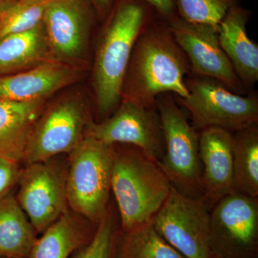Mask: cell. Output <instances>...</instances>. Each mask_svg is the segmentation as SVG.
Returning <instances> with one entry per match:
<instances>
[{
    "label": "cell",
    "instance_id": "obj_1",
    "mask_svg": "<svg viewBox=\"0 0 258 258\" xmlns=\"http://www.w3.org/2000/svg\"><path fill=\"white\" fill-rule=\"evenodd\" d=\"M189 61L176 43L169 25L154 19L134 45L123 83L121 99L155 107L158 96L173 93L188 96L185 76Z\"/></svg>",
    "mask_w": 258,
    "mask_h": 258
},
{
    "label": "cell",
    "instance_id": "obj_2",
    "mask_svg": "<svg viewBox=\"0 0 258 258\" xmlns=\"http://www.w3.org/2000/svg\"><path fill=\"white\" fill-rule=\"evenodd\" d=\"M154 15L142 0H118L107 16L93 71L98 121L109 117L119 106L134 45Z\"/></svg>",
    "mask_w": 258,
    "mask_h": 258
},
{
    "label": "cell",
    "instance_id": "obj_3",
    "mask_svg": "<svg viewBox=\"0 0 258 258\" xmlns=\"http://www.w3.org/2000/svg\"><path fill=\"white\" fill-rule=\"evenodd\" d=\"M113 147L111 190L119 212L120 232H126L152 223L172 184L159 162L138 148Z\"/></svg>",
    "mask_w": 258,
    "mask_h": 258
},
{
    "label": "cell",
    "instance_id": "obj_4",
    "mask_svg": "<svg viewBox=\"0 0 258 258\" xmlns=\"http://www.w3.org/2000/svg\"><path fill=\"white\" fill-rule=\"evenodd\" d=\"M69 154V207L96 227L108 210L114 147L85 135Z\"/></svg>",
    "mask_w": 258,
    "mask_h": 258
},
{
    "label": "cell",
    "instance_id": "obj_5",
    "mask_svg": "<svg viewBox=\"0 0 258 258\" xmlns=\"http://www.w3.org/2000/svg\"><path fill=\"white\" fill-rule=\"evenodd\" d=\"M155 106L164 139V154L159 165L181 192L194 198L203 197L200 134L169 93L158 96Z\"/></svg>",
    "mask_w": 258,
    "mask_h": 258
},
{
    "label": "cell",
    "instance_id": "obj_6",
    "mask_svg": "<svg viewBox=\"0 0 258 258\" xmlns=\"http://www.w3.org/2000/svg\"><path fill=\"white\" fill-rule=\"evenodd\" d=\"M188 96L179 98L194 123L202 130L221 128L235 132L258 123V99L232 92L215 80L195 76L186 79Z\"/></svg>",
    "mask_w": 258,
    "mask_h": 258
},
{
    "label": "cell",
    "instance_id": "obj_7",
    "mask_svg": "<svg viewBox=\"0 0 258 258\" xmlns=\"http://www.w3.org/2000/svg\"><path fill=\"white\" fill-rule=\"evenodd\" d=\"M209 244L220 258H258V198L237 191L210 211Z\"/></svg>",
    "mask_w": 258,
    "mask_h": 258
},
{
    "label": "cell",
    "instance_id": "obj_8",
    "mask_svg": "<svg viewBox=\"0 0 258 258\" xmlns=\"http://www.w3.org/2000/svg\"><path fill=\"white\" fill-rule=\"evenodd\" d=\"M210 207L204 197L188 196L172 186L152 225L184 257L210 258Z\"/></svg>",
    "mask_w": 258,
    "mask_h": 258
},
{
    "label": "cell",
    "instance_id": "obj_9",
    "mask_svg": "<svg viewBox=\"0 0 258 258\" xmlns=\"http://www.w3.org/2000/svg\"><path fill=\"white\" fill-rule=\"evenodd\" d=\"M91 121L87 105L79 97H62L45 107L32 129L24 162L69 154L84 138Z\"/></svg>",
    "mask_w": 258,
    "mask_h": 258
},
{
    "label": "cell",
    "instance_id": "obj_10",
    "mask_svg": "<svg viewBox=\"0 0 258 258\" xmlns=\"http://www.w3.org/2000/svg\"><path fill=\"white\" fill-rule=\"evenodd\" d=\"M55 157L26 164L17 181V200L37 234H42L69 210L68 162Z\"/></svg>",
    "mask_w": 258,
    "mask_h": 258
},
{
    "label": "cell",
    "instance_id": "obj_11",
    "mask_svg": "<svg viewBox=\"0 0 258 258\" xmlns=\"http://www.w3.org/2000/svg\"><path fill=\"white\" fill-rule=\"evenodd\" d=\"M85 135L108 145L133 146L159 163L164 154V135L156 106L144 107L128 99H121L106 119L91 120Z\"/></svg>",
    "mask_w": 258,
    "mask_h": 258
},
{
    "label": "cell",
    "instance_id": "obj_12",
    "mask_svg": "<svg viewBox=\"0 0 258 258\" xmlns=\"http://www.w3.org/2000/svg\"><path fill=\"white\" fill-rule=\"evenodd\" d=\"M88 0H52L44 15L47 46L52 60L82 68L93 21Z\"/></svg>",
    "mask_w": 258,
    "mask_h": 258
},
{
    "label": "cell",
    "instance_id": "obj_13",
    "mask_svg": "<svg viewBox=\"0 0 258 258\" xmlns=\"http://www.w3.org/2000/svg\"><path fill=\"white\" fill-rule=\"evenodd\" d=\"M167 23L194 74L215 80L232 91L242 89L243 86L220 46L217 29L189 23L179 16Z\"/></svg>",
    "mask_w": 258,
    "mask_h": 258
},
{
    "label": "cell",
    "instance_id": "obj_14",
    "mask_svg": "<svg viewBox=\"0 0 258 258\" xmlns=\"http://www.w3.org/2000/svg\"><path fill=\"white\" fill-rule=\"evenodd\" d=\"M233 135L232 132L212 127L200 134L202 186L210 206L233 192Z\"/></svg>",
    "mask_w": 258,
    "mask_h": 258
},
{
    "label": "cell",
    "instance_id": "obj_15",
    "mask_svg": "<svg viewBox=\"0 0 258 258\" xmlns=\"http://www.w3.org/2000/svg\"><path fill=\"white\" fill-rule=\"evenodd\" d=\"M82 68L47 61L16 74L0 76V100L27 101L47 99L76 83Z\"/></svg>",
    "mask_w": 258,
    "mask_h": 258
},
{
    "label": "cell",
    "instance_id": "obj_16",
    "mask_svg": "<svg viewBox=\"0 0 258 258\" xmlns=\"http://www.w3.org/2000/svg\"><path fill=\"white\" fill-rule=\"evenodd\" d=\"M249 10L240 5L231 8L219 25L218 39L243 87L258 81V46L247 33Z\"/></svg>",
    "mask_w": 258,
    "mask_h": 258
},
{
    "label": "cell",
    "instance_id": "obj_17",
    "mask_svg": "<svg viewBox=\"0 0 258 258\" xmlns=\"http://www.w3.org/2000/svg\"><path fill=\"white\" fill-rule=\"evenodd\" d=\"M47 99L0 100V157L24 161L29 139Z\"/></svg>",
    "mask_w": 258,
    "mask_h": 258
},
{
    "label": "cell",
    "instance_id": "obj_18",
    "mask_svg": "<svg viewBox=\"0 0 258 258\" xmlns=\"http://www.w3.org/2000/svg\"><path fill=\"white\" fill-rule=\"evenodd\" d=\"M69 210L37 237L28 258H70L92 239L96 227Z\"/></svg>",
    "mask_w": 258,
    "mask_h": 258
},
{
    "label": "cell",
    "instance_id": "obj_19",
    "mask_svg": "<svg viewBox=\"0 0 258 258\" xmlns=\"http://www.w3.org/2000/svg\"><path fill=\"white\" fill-rule=\"evenodd\" d=\"M37 235L16 196L0 195V258H28Z\"/></svg>",
    "mask_w": 258,
    "mask_h": 258
},
{
    "label": "cell",
    "instance_id": "obj_20",
    "mask_svg": "<svg viewBox=\"0 0 258 258\" xmlns=\"http://www.w3.org/2000/svg\"><path fill=\"white\" fill-rule=\"evenodd\" d=\"M53 60L49 52L43 23L0 40V76L16 74Z\"/></svg>",
    "mask_w": 258,
    "mask_h": 258
},
{
    "label": "cell",
    "instance_id": "obj_21",
    "mask_svg": "<svg viewBox=\"0 0 258 258\" xmlns=\"http://www.w3.org/2000/svg\"><path fill=\"white\" fill-rule=\"evenodd\" d=\"M232 135L234 189L258 198L257 125L236 131Z\"/></svg>",
    "mask_w": 258,
    "mask_h": 258
},
{
    "label": "cell",
    "instance_id": "obj_22",
    "mask_svg": "<svg viewBox=\"0 0 258 258\" xmlns=\"http://www.w3.org/2000/svg\"><path fill=\"white\" fill-rule=\"evenodd\" d=\"M115 258H186L147 224L118 234Z\"/></svg>",
    "mask_w": 258,
    "mask_h": 258
},
{
    "label": "cell",
    "instance_id": "obj_23",
    "mask_svg": "<svg viewBox=\"0 0 258 258\" xmlns=\"http://www.w3.org/2000/svg\"><path fill=\"white\" fill-rule=\"evenodd\" d=\"M52 0H6L0 2V40L21 33L42 23Z\"/></svg>",
    "mask_w": 258,
    "mask_h": 258
},
{
    "label": "cell",
    "instance_id": "obj_24",
    "mask_svg": "<svg viewBox=\"0 0 258 258\" xmlns=\"http://www.w3.org/2000/svg\"><path fill=\"white\" fill-rule=\"evenodd\" d=\"M178 16L185 21L208 25L219 30V25L240 0H174Z\"/></svg>",
    "mask_w": 258,
    "mask_h": 258
},
{
    "label": "cell",
    "instance_id": "obj_25",
    "mask_svg": "<svg viewBox=\"0 0 258 258\" xmlns=\"http://www.w3.org/2000/svg\"><path fill=\"white\" fill-rule=\"evenodd\" d=\"M118 231L108 210L96 226L88 243L74 252L72 258H115Z\"/></svg>",
    "mask_w": 258,
    "mask_h": 258
},
{
    "label": "cell",
    "instance_id": "obj_26",
    "mask_svg": "<svg viewBox=\"0 0 258 258\" xmlns=\"http://www.w3.org/2000/svg\"><path fill=\"white\" fill-rule=\"evenodd\" d=\"M18 163L0 157V195L9 191L18 181L20 170Z\"/></svg>",
    "mask_w": 258,
    "mask_h": 258
},
{
    "label": "cell",
    "instance_id": "obj_27",
    "mask_svg": "<svg viewBox=\"0 0 258 258\" xmlns=\"http://www.w3.org/2000/svg\"><path fill=\"white\" fill-rule=\"evenodd\" d=\"M149 5L158 18L169 23L173 18L178 16L174 0H142Z\"/></svg>",
    "mask_w": 258,
    "mask_h": 258
},
{
    "label": "cell",
    "instance_id": "obj_28",
    "mask_svg": "<svg viewBox=\"0 0 258 258\" xmlns=\"http://www.w3.org/2000/svg\"><path fill=\"white\" fill-rule=\"evenodd\" d=\"M95 13L102 19L107 18L114 5V0H88Z\"/></svg>",
    "mask_w": 258,
    "mask_h": 258
},
{
    "label": "cell",
    "instance_id": "obj_29",
    "mask_svg": "<svg viewBox=\"0 0 258 258\" xmlns=\"http://www.w3.org/2000/svg\"><path fill=\"white\" fill-rule=\"evenodd\" d=\"M210 258H220V257H215V256H213L212 255L211 257Z\"/></svg>",
    "mask_w": 258,
    "mask_h": 258
},
{
    "label": "cell",
    "instance_id": "obj_30",
    "mask_svg": "<svg viewBox=\"0 0 258 258\" xmlns=\"http://www.w3.org/2000/svg\"><path fill=\"white\" fill-rule=\"evenodd\" d=\"M6 1V0H0V2Z\"/></svg>",
    "mask_w": 258,
    "mask_h": 258
}]
</instances>
